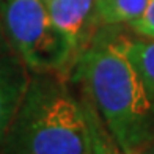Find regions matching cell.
I'll list each match as a JSON object with an SVG mask.
<instances>
[{
  "instance_id": "cell-1",
  "label": "cell",
  "mask_w": 154,
  "mask_h": 154,
  "mask_svg": "<svg viewBox=\"0 0 154 154\" xmlns=\"http://www.w3.org/2000/svg\"><path fill=\"white\" fill-rule=\"evenodd\" d=\"M79 75L120 148L126 154H140L152 137L154 104L123 41L99 43L87 51Z\"/></svg>"
},
{
  "instance_id": "cell-2",
  "label": "cell",
  "mask_w": 154,
  "mask_h": 154,
  "mask_svg": "<svg viewBox=\"0 0 154 154\" xmlns=\"http://www.w3.org/2000/svg\"><path fill=\"white\" fill-rule=\"evenodd\" d=\"M51 75L30 79L0 146L3 154H91L83 106Z\"/></svg>"
},
{
  "instance_id": "cell-3",
  "label": "cell",
  "mask_w": 154,
  "mask_h": 154,
  "mask_svg": "<svg viewBox=\"0 0 154 154\" xmlns=\"http://www.w3.org/2000/svg\"><path fill=\"white\" fill-rule=\"evenodd\" d=\"M0 11L8 41L29 71L54 74L68 65L74 47L54 25L44 0H5Z\"/></svg>"
},
{
  "instance_id": "cell-4",
  "label": "cell",
  "mask_w": 154,
  "mask_h": 154,
  "mask_svg": "<svg viewBox=\"0 0 154 154\" xmlns=\"http://www.w3.org/2000/svg\"><path fill=\"white\" fill-rule=\"evenodd\" d=\"M27 69L10 41L0 39V146L30 83Z\"/></svg>"
},
{
  "instance_id": "cell-5",
  "label": "cell",
  "mask_w": 154,
  "mask_h": 154,
  "mask_svg": "<svg viewBox=\"0 0 154 154\" xmlns=\"http://www.w3.org/2000/svg\"><path fill=\"white\" fill-rule=\"evenodd\" d=\"M47 10L54 25L65 35L75 51L85 36L94 13V0H51L47 2Z\"/></svg>"
},
{
  "instance_id": "cell-6",
  "label": "cell",
  "mask_w": 154,
  "mask_h": 154,
  "mask_svg": "<svg viewBox=\"0 0 154 154\" xmlns=\"http://www.w3.org/2000/svg\"><path fill=\"white\" fill-rule=\"evenodd\" d=\"M124 52L135 66L154 104V39H121Z\"/></svg>"
},
{
  "instance_id": "cell-7",
  "label": "cell",
  "mask_w": 154,
  "mask_h": 154,
  "mask_svg": "<svg viewBox=\"0 0 154 154\" xmlns=\"http://www.w3.org/2000/svg\"><path fill=\"white\" fill-rule=\"evenodd\" d=\"M149 0H94V16L107 25L131 24L145 11Z\"/></svg>"
},
{
  "instance_id": "cell-8",
  "label": "cell",
  "mask_w": 154,
  "mask_h": 154,
  "mask_svg": "<svg viewBox=\"0 0 154 154\" xmlns=\"http://www.w3.org/2000/svg\"><path fill=\"white\" fill-rule=\"evenodd\" d=\"M83 112H85L88 131H90V143H91V154H126L120 145L115 142L104 121L101 120L97 110L94 109L91 99H85Z\"/></svg>"
},
{
  "instance_id": "cell-9",
  "label": "cell",
  "mask_w": 154,
  "mask_h": 154,
  "mask_svg": "<svg viewBox=\"0 0 154 154\" xmlns=\"http://www.w3.org/2000/svg\"><path fill=\"white\" fill-rule=\"evenodd\" d=\"M129 25L138 35L148 39H154V0H149L145 11L135 20H132Z\"/></svg>"
},
{
  "instance_id": "cell-10",
  "label": "cell",
  "mask_w": 154,
  "mask_h": 154,
  "mask_svg": "<svg viewBox=\"0 0 154 154\" xmlns=\"http://www.w3.org/2000/svg\"><path fill=\"white\" fill-rule=\"evenodd\" d=\"M148 152H151V154H154V143L151 145V148H149V151Z\"/></svg>"
},
{
  "instance_id": "cell-11",
  "label": "cell",
  "mask_w": 154,
  "mask_h": 154,
  "mask_svg": "<svg viewBox=\"0 0 154 154\" xmlns=\"http://www.w3.org/2000/svg\"><path fill=\"white\" fill-rule=\"evenodd\" d=\"M44 2H46V3H47V2H51V0H44Z\"/></svg>"
},
{
  "instance_id": "cell-12",
  "label": "cell",
  "mask_w": 154,
  "mask_h": 154,
  "mask_svg": "<svg viewBox=\"0 0 154 154\" xmlns=\"http://www.w3.org/2000/svg\"><path fill=\"white\" fill-rule=\"evenodd\" d=\"M146 154H151V152H146Z\"/></svg>"
}]
</instances>
